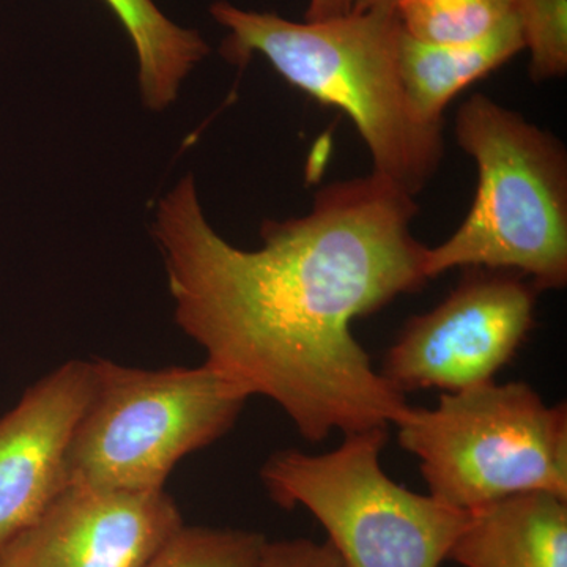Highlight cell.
Here are the masks:
<instances>
[{
    "instance_id": "obj_15",
    "label": "cell",
    "mask_w": 567,
    "mask_h": 567,
    "mask_svg": "<svg viewBox=\"0 0 567 567\" xmlns=\"http://www.w3.org/2000/svg\"><path fill=\"white\" fill-rule=\"evenodd\" d=\"M525 50L532 54L529 76L543 82L567 73V0H517Z\"/></svg>"
},
{
    "instance_id": "obj_8",
    "label": "cell",
    "mask_w": 567,
    "mask_h": 567,
    "mask_svg": "<svg viewBox=\"0 0 567 567\" xmlns=\"http://www.w3.org/2000/svg\"><path fill=\"white\" fill-rule=\"evenodd\" d=\"M183 525L166 491L66 486L0 548V567H144Z\"/></svg>"
},
{
    "instance_id": "obj_13",
    "label": "cell",
    "mask_w": 567,
    "mask_h": 567,
    "mask_svg": "<svg viewBox=\"0 0 567 567\" xmlns=\"http://www.w3.org/2000/svg\"><path fill=\"white\" fill-rule=\"evenodd\" d=\"M517 0H398L394 14L412 39L447 44L476 40L516 14Z\"/></svg>"
},
{
    "instance_id": "obj_4",
    "label": "cell",
    "mask_w": 567,
    "mask_h": 567,
    "mask_svg": "<svg viewBox=\"0 0 567 567\" xmlns=\"http://www.w3.org/2000/svg\"><path fill=\"white\" fill-rule=\"evenodd\" d=\"M91 363V398L66 450L69 486L166 491L175 465L226 435L249 399L208 363Z\"/></svg>"
},
{
    "instance_id": "obj_16",
    "label": "cell",
    "mask_w": 567,
    "mask_h": 567,
    "mask_svg": "<svg viewBox=\"0 0 567 567\" xmlns=\"http://www.w3.org/2000/svg\"><path fill=\"white\" fill-rule=\"evenodd\" d=\"M256 567H347L328 540H267Z\"/></svg>"
},
{
    "instance_id": "obj_6",
    "label": "cell",
    "mask_w": 567,
    "mask_h": 567,
    "mask_svg": "<svg viewBox=\"0 0 567 567\" xmlns=\"http://www.w3.org/2000/svg\"><path fill=\"white\" fill-rule=\"evenodd\" d=\"M386 442L388 429H371L323 454L278 451L260 480L276 505L317 518L347 567H440L468 511L394 483L380 462Z\"/></svg>"
},
{
    "instance_id": "obj_5",
    "label": "cell",
    "mask_w": 567,
    "mask_h": 567,
    "mask_svg": "<svg viewBox=\"0 0 567 567\" xmlns=\"http://www.w3.org/2000/svg\"><path fill=\"white\" fill-rule=\"evenodd\" d=\"M398 439L417 458L429 495L472 511L506 496L567 498V405H548L528 383H486L412 406Z\"/></svg>"
},
{
    "instance_id": "obj_12",
    "label": "cell",
    "mask_w": 567,
    "mask_h": 567,
    "mask_svg": "<svg viewBox=\"0 0 567 567\" xmlns=\"http://www.w3.org/2000/svg\"><path fill=\"white\" fill-rule=\"evenodd\" d=\"M128 33L137 62L142 100L162 111L177 99L182 81L210 52L203 37L167 20L153 0H103Z\"/></svg>"
},
{
    "instance_id": "obj_2",
    "label": "cell",
    "mask_w": 567,
    "mask_h": 567,
    "mask_svg": "<svg viewBox=\"0 0 567 567\" xmlns=\"http://www.w3.org/2000/svg\"><path fill=\"white\" fill-rule=\"evenodd\" d=\"M210 13L229 31L221 48L227 61L264 55L295 89L352 118L371 152L372 173L412 196L423 192L442 163V125L424 121L410 102L394 10L293 22L216 2Z\"/></svg>"
},
{
    "instance_id": "obj_1",
    "label": "cell",
    "mask_w": 567,
    "mask_h": 567,
    "mask_svg": "<svg viewBox=\"0 0 567 567\" xmlns=\"http://www.w3.org/2000/svg\"><path fill=\"white\" fill-rule=\"evenodd\" d=\"M413 197L375 173L330 183L308 215L265 221L262 248L245 251L215 233L186 175L153 226L178 327L205 363L274 401L308 442L399 423L406 395L352 324L429 281Z\"/></svg>"
},
{
    "instance_id": "obj_10",
    "label": "cell",
    "mask_w": 567,
    "mask_h": 567,
    "mask_svg": "<svg viewBox=\"0 0 567 567\" xmlns=\"http://www.w3.org/2000/svg\"><path fill=\"white\" fill-rule=\"evenodd\" d=\"M447 559L461 567H567V498L527 492L468 511Z\"/></svg>"
},
{
    "instance_id": "obj_7",
    "label": "cell",
    "mask_w": 567,
    "mask_h": 567,
    "mask_svg": "<svg viewBox=\"0 0 567 567\" xmlns=\"http://www.w3.org/2000/svg\"><path fill=\"white\" fill-rule=\"evenodd\" d=\"M537 295L535 284L514 271L465 268L442 303L405 323L380 374L405 395L494 382L535 327Z\"/></svg>"
},
{
    "instance_id": "obj_17",
    "label": "cell",
    "mask_w": 567,
    "mask_h": 567,
    "mask_svg": "<svg viewBox=\"0 0 567 567\" xmlns=\"http://www.w3.org/2000/svg\"><path fill=\"white\" fill-rule=\"evenodd\" d=\"M350 0H309L306 21H324L349 13Z\"/></svg>"
},
{
    "instance_id": "obj_9",
    "label": "cell",
    "mask_w": 567,
    "mask_h": 567,
    "mask_svg": "<svg viewBox=\"0 0 567 567\" xmlns=\"http://www.w3.org/2000/svg\"><path fill=\"white\" fill-rule=\"evenodd\" d=\"M92 379L91 361H66L0 417V548L69 486L66 450Z\"/></svg>"
},
{
    "instance_id": "obj_3",
    "label": "cell",
    "mask_w": 567,
    "mask_h": 567,
    "mask_svg": "<svg viewBox=\"0 0 567 567\" xmlns=\"http://www.w3.org/2000/svg\"><path fill=\"white\" fill-rule=\"evenodd\" d=\"M456 140L476 162V196L456 233L425 249V276L480 267L525 276L539 292L565 289V145L483 93L458 110Z\"/></svg>"
},
{
    "instance_id": "obj_14",
    "label": "cell",
    "mask_w": 567,
    "mask_h": 567,
    "mask_svg": "<svg viewBox=\"0 0 567 567\" xmlns=\"http://www.w3.org/2000/svg\"><path fill=\"white\" fill-rule=\"evenodd\" d=\"M265 543L248 529L183 525L144 567H256Z\"/></svg>"
},
{
    "instance_id": "obj_18",
    "label": "cell",
    "mask_w": 567,
    "mask_h": 567,
    "mask_svg": "<svg viewBox=\"0 0 567 567\" xmlns=\"http://www.w3.org/2000/svg\"><path fill=\"white\" fill-rule=\"evenodd\" d=\"M398 0H350V11L394 10Z\"/></svg>"
},
{
    "instance_id": "obj_11",
    "label": "cell",
    "mask_w": 567,
    "mask_h": 567,
    "mask_svg": "<svg viewBox=\"0 0 567 567\" xmlns=\"http://www.w3.org/2000/svg\"><path fill=\"white\" fill-rule=\"evenodd\" d=\"M525 50L517 14L476 40L425 43L401 29L398 61L410 102L424 121L442 125L443 111L457 93Z\"/></svg>"
}]
</instances>
